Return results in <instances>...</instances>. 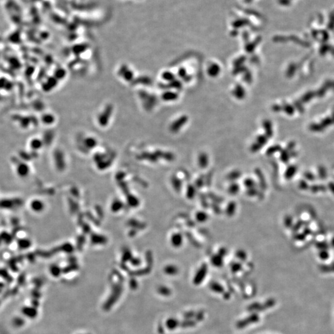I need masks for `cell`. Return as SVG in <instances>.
<instances>
[{
  "label": "cell",
  "mask_w": 334,
  "mask_h": 334,
  "mask_svg": "<svg viewBox=\"0 0 334 334\" xmlns=\"http://www.w3.org/2000/svg\"><path fill=\"white\" fill-rule=\"evenodd\" d=\"M159 293L164 296H169L171 294V290L166 287H162L158 290Z\"/></svg>",
  "instance_id": "22"
},
{
  "label": "cell",
  "mask_w": 334,
  "mask_h": 334,
  "mask_svg": "<svg viewBox=\"0 0 334 334\" xmlns=\"http://www.w3.org/2000/svg\"><path fill=\"white\" fill-rule=\"evenodd\" d=\"M242 264L240 262H234L233 263L231 266V269H232V271L233 273H236L238 272H239L240 270H241L242 269Z\"/></svg>",
  "instance_id": "21"
},
{
  "label": "cell",
  "mask_w": 334,
  "mask_h": 334,
  "mask_svg": "<svg viewBox=\"0 0 334 334\" xmlns=\"http://www.w3.org/2000/svg\"><path fill=\"white\" fill-rule=\"evenodd\" d=\"M203 185H204V180H203L202 178H199L196 180L195 186L198 188H201L203 186Z\"/></svg>",
  "instance_id": "26"
},
{
  "label": "cell",
  "mask_w": 334,
  "mask_h": 334,
  "mask_svg": "<svg viewBox=\"0 0 334 334\" xmlns=\"http://www.w3.org/2000/svg\"><path fill=\"white\" fill-rule=\"evenodd\" d=\"M246 194H247L248 196L254 197L257 194V190L256 188L248 189H247V191H246Z\"/></svg>",
  "instance_id": "23"
},
{
  "label": "cell",
  "mask_w": 334,
  "mask_h": 334,
  "mask_svg": "<svg viewBox=\"0 0 334 334\" xmlns=\"http://www.w3.org/2000/svg\"><path fill=\"white\" fill-rule=\"evenodd\" d=\"M30 207L31 209L35 211V212H38L40 210L41 207H42V205H41V203L40 202V201H34L30 203Z\"/></svg>",
  "instance_id": "20"
},
{
  "label": "cell",
  "mask_w": 334,
  "mask_h": 334,
  "mask_svg": "<svg viewBox=\"0 0 334 334\" xmlns=\"http://www.w3.org/2000/svg\"><path fill=\"white\" fill-rule=\"evenodd\" d=\"M209 287L212 291L216 293H223L224 292V288L223 287V286L216 282H213L210 283Z\"/></svg>",
  "instance_id": "12"
},
{
  "label": "cell",
  "mask_w": 334,
  "mask_h": 334,
  "mask_svg": "<svg viewBox=\"0 0 334 334\" xmlns=\"http://www.w3.org/2000/svg\"><path fill=\"white\" fill-rule=\"evenodd\" d=\"M240 190V186L237 182H233L231 185H230L228 188V192L231 195H236L239 193Z\"/></svg>",
  "instance_id": "13"
},
{
  "label": "cell",
  "mask_w": 334,
  "mask_h": 334,
  "mask_svg": "<svg viewBox=\"0 0 334 334\" xmlns=\"http://www.w3.org/2000/svg\"><path fill=\"white\" fill-rule=\"evenodd\" d=\"M236 257L241 261H245L247 259V253L243 249H239L236 252Z\"/></svg>",
  "instance_id": "18"
},
{
  "label": "cell",
  "mask_w": 334,
  "mask_h": 334,
  "mask_svg": "<svg viewBox=\"0 0 334 334\" xmlns=\"http://www.w3.org/2000/svg\"><path fill=\"white\" fill-rule=\"evenodd\" d=\"M196 219L199 223H204L209 219L208 214L204 211H199L196 214Z\"/></svg>",
  "instance_id": "11"
},
{
  "label": "cell",
  "mask_w": 334,
  "mask_h": 334,
  "mask_svg": "<svg viewBox=\"0 0 334 334\" xmlns=\"http://www.w3.org/2000/svg\"><path fill=\"white\" fill-rule=\"evenodd\" d=\"M171 245L175 248H179L183 243V236L180 233H173L170 239Z\"/></svg>",
  "instance_id": "3"
},
{
  "label": "cell",
  "mask_w": 334,
  "mask_h": 334,
  "mask_svg": "<svg viewBox=\"0 0 334 334\" xmlns=\"http://www.w3.org/2000/svg\"><path fill=\"white\" fill-rule=\"evenodd\" d=\"M165 272L168 275H175L179 272V269L177 266L168 265L164 269Z\"/></svg>",
  "instance_id": "10"
},
{
  "label": "cell",
  "mask_w": 334,
  "mask_h": 334,
  "mask_svg": "<svg viewBox=\"0 0 334 334\" xmlns=\"http://www.w3.org/2000/svg\"><path fill=\"white\" fill-rule=\"evenodd\" d=\"M204 317V313H203V311H199L198 313H196L195 318H196V321H202Z\"/></svg>",
  "instance_id": "25"
},
{
  "label": "cell",
  "mask_w": 334,
  "mask_h": 334,
  "mask_svg": "<svg viewBox=\"0 0 334 334\" xmlns=\"http://www.w3.org/2000/svg\"><path fill=\"white\" fill-rule=\"evenodd\" d=\"M236 202L232 201L230 202L228 204L227 207H226V210H225V212L227 216L228 217H232L234 216V214L236 212Z\"/></svg>",
  "instance_id": "8"
},
{
  "label": "cell",
  "mask_w": 334,
  "mask_h": 334,
  "mask_svg": "<svg viewBox=\"0 0 334 334\" xmlns=\"http://www.w3.org/2000/svg\"><path fill=\"white\" fill-rule=\"evenodd\" d=\"M196 186L193 185H189L187 187L186 196L189 199H192L196 195Z\"/></svg>",
  "instance_id": "14"
},
{
  "label": "cell",
  "mask_w": 334,
  "mask_h": 334,
  "mask_svg": "<svg viewBox=\"0 0 334 334\" xmlns=\"http://www.w3.org/2000/svg\"><path fill=\"white\" fill-rule=\"evenodd\" d=\"M180 322L174 318H170L166 322V326L169 330H174L180 327Z\"/></svg>",
  "instance_id": "7"
},
{
  "label": "cell",
  "mask_w": 334,
  "mask_h": 334,
  "mask_svg": "<svg viewBox=\"0 0 334 334\" xmlns=\"http://www.w3.org/2000/svg\"><path fill=\"white\" fill-rule=\"evenodd\" d=\"M243 184H244V186L248 189H251V188H254L256 187L255 181H254L252 178H248L245 179L243 181Z\"/></svg>",
  "instance_id": "17"
},
{
  "label": "cell",
  "mask_w": 334,
  "mask_h": 334,
  "mask_svg": "<svg viewBox=\"0 0 334 334\" xmlns=\"http://www.w3.org/2000/svg\"><path fill=\"white\" fill-rule=\"evenodd\" d=\"M259 321V317L256 313H253L248 317H246L240 321H238L236 324V327L238 329H244V327H248V325L256 323Z\"/></svg>",
  "instance_id": "2"
},
{
  "label": "cell",
  "mask_w": 334,
  "mask_h": 334,
  "mask_svg": "<svg viewBox=\"0 0 334 334\" xmlns=\"http://www.w3.org/2000/svg\"><path fill=\"white\" fill-rule=\"evenodd\" d=\"M171 183L173 188L174 189V190H175V191H177V193H180L182 186V181L180 179H179L178 177L173 176L171 178Z\"/></svg>",
  "instance_id": "9"
},
{
  "label": "cell",
  "mask_w": 334,
  "mask_h": 334,
  "mask_svg": "<svg viewBox=\"0 0 334 334\" xmlns=\"http://www.w3.org/2000/svg\"><path fill=\"white\" fill-rule=\"evenodd\" d=\"M199 165L202 168H205L208 165V159L207 157L205 155H202L199 159Z\"/></svg>",
  "instance_id": "19"
},
{
  "label": "cell",
  "mask_w": 334,
  "mask_h": 334,
  "mask_svg": "<svg viewBox=\"0 0 334 334\" xmlns=\"http://www.w3.org/2000/svg\"><path fill=\"white\" fill-rule=\"evenodd\" d=\"M196 325V321L193 319H185L183 321L180 322V327L182 328L193 327Z\"/></svg>",
  "instance_id": "15"
},
{
  "label": "cell",
  "mask_w": 334,
  "mask_h": 334,
  "mask_svg": "<svg viewBox=\"0 0 334 334\" xmlns=\"http://www.w3.org/2000/svg\"><path fill=\"white\" fill-rule=\"evenodd\" d=\"M15 171L18 175L21 178H24L27 177L29 173V169L27 165L25 164H19L16 166V168H15Z\"/></svg>",
  "instance_id": "5"
},
{
  "label": "cell",
  "mask_w": 334,
  "mask_h": 334,
  "mask_svg": "<svg viewBox=\"0 0 334 334\" xmlns=\"http://www.w3.org/2000/svg\"><path fill=\"white\" fill-rule=\"evenodd\" d=\"M275 301L274 299H269L266 301V303L263 304H261V303L259 304L256 312L264 311V310L267 309L272 308L275 305Z\"/></svg>",
  "instance_id": "6"
},
{
  "label": "cell",
  "mask_w": 334,
  "mask_h": 334,
  "mask_svg": "<svg viewBox=\"0 0 334 334\" xmlns=\"http://www.w3.org/2000/svg\"><path fill=\"white\" fill-rule=\"evenodd\" d=\"M227 252H228V251H227V249L226 248H220V249H219L218 254H219L220 255H221V256H223V257H225V256H227Z\"/></svg>",
  "instance_id": "27"
},
{
  "label": "cell",
  "mask_w": 334,
  "mask_h": 334,
  "mask_svg": "<svg viewBox=\"0 0 334 334\" xmlns=\"http://www.w3.org/2000/svg\"><path fill=\"white\" fill-rule=\"evenodd\" d=\"M196 313L193 311H191L189 312L186 313L184 314V317L185 319H192L193 318L195 317Z\"/></svg>",
  "instance_id": "24"
},
{
  "label": "cell",
  "mask_w": 334,
  "mask_h": 334,
  "mask_svg": "<svg viewBox=\"0 0 334 334\" xmlns=\"http://www.w3.org/2000/svg\"><path fill=\"white\" fill-rule=\"evenodd\" d=\"M241 173L240 171H238V170H234L232 172L230 173L227 177V178L229 180V181H235L236 180H237L238 179H239L241 176Z\"/></svg>",
  "instance_id": "16"
},
{
  "label": "cell",
  "mask_w": 334,
  "mask_h": 334,
  "mask_svg": "<svg viewBox=\"0 0 334 334\" xmlns=\"http://www.w3.org/2000/svg\"><path fill=\"white\" fill-rule=\"evenodd\" d=\"M211 264L216 267H220L224 264V257L219 254H213L210 259Z\"/></svg>",
  "instance_id": "4"
},
{
  "label": "cell",
  "mask_w": 334,
  "mask_h": 334,
  "mask_svg": "<svg viewBox=\"0 0 334 334\" xmlns=\"http://www.w3.org/2000/svg\"><path fill=\"white\" fill-rule=\"evenodd\" d=\"M208 272V266L207 264H203L198 269L197 272L196 273L194 278H193V283L196 285H200L202 282L204 280L205 278L207 276Z\"/></svg>",
  "instance_id": "1"
}]
</instances>
